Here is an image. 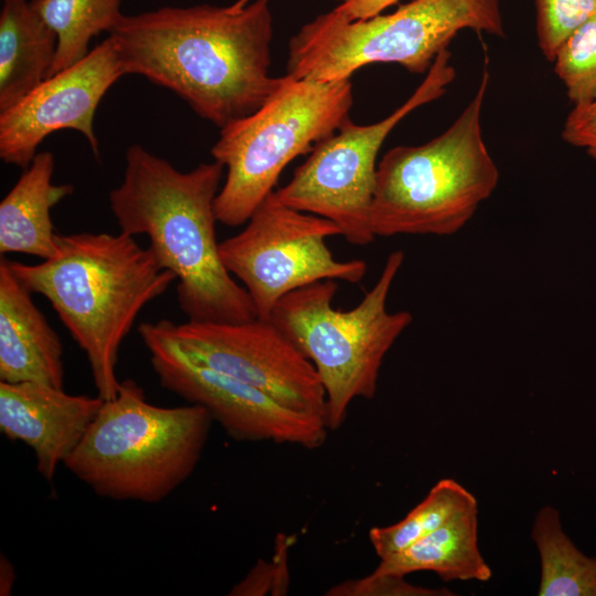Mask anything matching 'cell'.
Listing matches in <instances>:
<instances>
[{
	"mask_svg": "<svg viewBox=\"0 0 596 596\" xmlns=\"http://www.w3.org/2000/svg\"><path fill=\"white\" fill-rule=\"evenodd\" d=\"M269 2L124 14L109 38L126 74L170 89L201 118L223 128L257 110L285 81L286 75L269 73Z\"/></svg>",
	"mask_w": 596,
	"mask_h": 596,
	"instance_id": "obj_1",
	"label": "cell"
},
{
	"mask_svg": "<svg viewBox=\"0 0 596 596\" xmlns=\"http://www.w3.org/2000/svg\"><path fill=\"white\" fill-rule=\"evenodd\" d=\"M123 182L109 192L120 232L145 234L160 265L177 277L180 309L190 321L235 323L257 318L246 289L224 266L214 201L224 167L202 162L182 172L142 146H129Z\"/></svg>",
	"mask_w": 596,
	"mask_h": 596,
	"instance_id": "obj_2",
	"label": "cell"
},
{
	"mask_svg": "<svg viewBox=\"0 0 596 596\" xmlns=\"http://www.w3.org/2000/svg\"><path fill=\"white\" fill-rule=\"evenodd\" d=\"M56 254L39 264L4 260L43 296L86 354L97 395H117L118 352L141 309L177 280L149 247L120 232L56 235Z\"/></svg>",
	"mask_w": 596,
	"mask_h": 596,
	"instance_id": "obj_3",
	"label": "cell"
},
{
	"mask_svg": "<svg viewBox=\"0 0 596 596\" xmlns=\"http://www.w3.org/2000/svg\"><path fill=\"white\" fill-rule=\"evenodd\" d=\"M489 79L485 67L475 95L440 135L382 157L371 209L375 237L454 235L494 192L500 172L481 126Z\"/></svg>",
	"mask_w": 596,
	"mask_h": 596,
	"instance_id": "obj_4",
	"label": "cell"
},
{
	"mask_svg": "<svg viewBox=\"0 0 596 596\" xmlns=\"http://www.w3.org/2000/svg\"><path fill=\"white\" fill-rule=\"evenodd\" d=\"M213 419L196 404L148 402L134 380L104 401L64 467L98 497L158 503L195 470Z\"/></svg>",
	"mask_w": 596,
	"mask_h": 596,
	"instance_id": "obj_5",
	"label": "cell"
},
{
	"mask_svg": "<svg viewBox=\"0 0 596 596\" xmlns=\"http://www.w3.org/2000/svg\"><path fill=\"white\" fill-rule=\"evenodd\" d=\"M465 29L503 38L501 0H411L392 13L359 20L333 9L290 39L286 74L331 82L372 63H396L424 74Z\"/></svg>",
	"mask_w": 596,
	"mask_h": 596,
	"instance_id": "obj_6",
	"label": "cell"
},
{
	"mask_svg": "<svg viewBox=\"0 0 596 596\" xmlns=\"http://www.w3.org/2000/svg\"><path fill=\"white\" fill-rule=\"evenodd\" d=\"M403 262L402 251L392 252L353 309H334L338 284L323 279L287 294L270 313L269 321L315 365L327 395L329 429L343 424L354 398L375 396L383 359L413 321L409 311L386 308Z\"/></svg>",
	"mask_w": 596,
	"mask_h": 596,
	"instance_id": "obj_7",
	"label": "cell"
},
{
	"mask_svg": "<svg viewBox=\"0 0 596 596\" xmlns=\"http://www.w3.org/2000/svg\"><path fill=\"white\" fill-rule=\"evenodd\" d=\"M277 92L251 115L221 128L211 149L226 168L214 201L217 222L238 226L274 192L288 163L309 155L349 119L350 78L320 82L285 74Z\"/></svg>",
	"mask_w": 596,
	"mask_h": 596,
	"instance_id": "obj_8",
	"label": "cell"
},
{
	"mask_svg": "<svg viewBox=\"0 0 596 596\" xmlns=\"http://www.w3.org/2000/svg\"><path fill=\"white\" fill-rule=\"evenodd\" d=\"M450 60L449 50L441 51L421 85L387 117L370 125H356L349 119L320 141L290 181L274 191L276 198L287 206L330 220L352 245L372 243L377 153L402 119L446 93L456 78Z\"/></svg>",
	"mask_w": 596,
	"mask_h": 596,
	"instance_id": "obj_9",
	"label": "cell"
},
{
	"mask_svg": "<svg viewBox=\"0 0 596 596\" xmlns=\"http://www.w3.org/2000/svg\"><path fill=\"white\" fill-rule=\"evenodd\" d=\"M245 228L220 242L221 259L246 289L257 318L269 320L287 294L312 283L333 279L360 283L362 259L340 262L327 238L341 235L330 220L281 203L270 193L254 211Z\"/></svg>",
	"mask_w": 596,
	"mask_h": 596,
	"instance_id": "obj_10",
	"label": "cell"
},
{
	"mask_svg": "<svg viewBox=\"0 0 596 596\" xmlns=\"http://www.w3.org/2000/svg\"><path fill=\"white\" fill-rule=\"evenodd\" d=\"M140 338L160 385L204 407L235 441H270L306 449L322 446L327 422L281 405L266 393L192 360L169 330L167 319L142 322Z\"/></svg>",
	"mask_w": 596,
	"mask_h": 596,
	"instance_id": "obj_11",
	"label": "cell"
},
{
	"mask_svg": "<svg viewBox=\"0 0 596 596\" xmlns=\"http://www.w3.org/2000/svg\"><path fill=\"white\" fill-rule=\"evenodd\" d=\"M167 322L192 360L327 422V395L315 365L269 320Z\"/></svg>",
	"mask_w": 596,
	"mask_h": 596,
	"instance_id": "obj_12",
	"label": "cell"
},
{
	"mask_svg": "<svg viewBox=\"0 0 596 596\" xmlns=\"http://www.w3.org/2000/svg\"><path fill=\"white\" fill-rule=\"evenodd\" d=\"M126 75L108 36L72 66L43 79L17 104L0 111V158L25 169L40 143L62 129L79 131L96 158L99 146L94 131L98 104Z\"/></svg>",
	"mask_w": 596,
	"mask_h": 596,
	"instance_id": "obj_13",
	"label": "cell"
},
{
	"mask_svg": "<svg viewBox=\"0 0 596 596\" xmlns=\"http://www.w3.org/2000/svg\"><path fill=\"white\" fill-rule=\"evenodd\" d=\"M103 404L98 395H72L35 382L0 381V430L8 439L29 446L38 472L52 481Z\"/></svg>",
	"mask_w": 596,
	"mask_h": 596,
	"instance_id": "obj_14",
	"label": "cell"
},
{
	"mask_svg": "<svg viewBox=\"0 0 596 596\" xmlns=\"http://www.w3.org/2000/svg\"><path fill=\"white\" fill-rule=\"evenodd\" d=\"M29 291L0 259V381L64 385L60 337Z\"/></svg>",
	"mask_w": 596,
	"mask_h": 596,
	"instance_id": "obj_15",
	"label": "cell"
},
{
	"mask_svg": "<svg viewBox=\"0 0 596 596\" xmlns=\"http://www.w3.org/2000/svg\"><path fill=\"white\" fill-rule=\"evenodd\" d=\"M54 156L36 153L0 203V254L21 253L42 260L57 252L51 210L73 194L72 184H54Z\"/></svg>",
	"mask_w": 596,
	"mask_h": 596,
	"instance_id": "obj_16",
	"label": "cell"
},
{
	"mask_svg": "<svg viewBox=\"0 0 596 596\" xmlns=\"http://www.w3.org/2000/svg\"><path fill=\"white\" fill-rule=\"evenodd\" d=\"M55 32L26 0H4L0 13V111L17 104L53 64Z\"/></svg>",
	"mask_w": 596,
	"mask_h": 596,
	"instance_id": "obj_17",
	"label": "cell"
},
{
	"mask_svg": "<svg viewBox=\"0 0 596 596\" xmlns=\"http://www.w3.org/2000/svg\"><path fill=\"white\" fill-rule=\"evenodd\" d=\"M429 571L444 582H488L492 576L478 544V507L467 510L403 551L382 558L376 575Z\"/></svg>",
	"mask_w": 596,
	"mask_h": 596,
	"instance_id": "obj_18",
	"label": "cell"
},
{
	"mask_svg": "<svg viewBox=\"0 0 596 596\" xmlns=\"http://www.w3.org/2000/svg\"><path fill=\"white\" fill-rule=\"evenodd\" d=\"M531 538L540 556V596H596V557L565 533L557 509L544 505L538 511Z\"/></svg>",
	"mask_w": 596,
	"mask_h": 596,
	"instance_id": "obj_19",
	"label": "cell"
},
{
	"mask_svg": "<svg viewBox=\"0 0 596 596\" xmlns=\"http://www.w3.org/2000/svg\"><path fill=\"white\" fill-rule=\"evenodd\" d=\"M123 0H32V8L57 36L56 53L47 76L54 75L88 54L92 38L108 33L123 18Z\"/></svg>",
	"mask_w": 596,
	"mask_h": 596,
	"instance_id": "obj_20",
	"label": "cell"
},
{
	"mask_svg": "<svg viewBox=\"0 0 596 596\" xmlns=\"http://www.w3.org/2000/svg\"><path fill=\"white\" fill-rule=\"evenodd\" d=\"M476 497L451 478L436 482L427 496L405 518L387 526L369 531L372 547L380 560L394 555L456 515L477 508Z\"/></svg>",
	"mask_w": 596,
	"mask_h": 596,
	"instance_id": "obj_21",
	"label": "cell"
},
{
	"mask_svg": "<svg viewBox=\"0 0 596 596\" xmlns=\"http://www.w3.org/2000/svg\"><path fill=\"white\" fill-rule=\"evenodd\" d=\"M552 63L573 106L596 99V13L560 45Z\"/></svg>",
	"mask_w": 596,
	"mask_h": 596,
	"instance_id": "obj_22",
	"label": "cell"
},
{
	"mask_svg": "<svg viewBox=\"0 0 596 596\" xmlns=\"http://www.w3.org/2000/svg\"><path fill=\"white\" fill-rule=\"evenodd\" d=\"M539 49L553 62L560 45L596 13V0H533Z\"/></svg>",
	"mask_w": 596,
	"mask_h": 596,
	"instance_id": "obj_23",
	"label": "cell"
},
{
	"mask_svg": "<svg viewBox=\"0 0 596 596\" xmlns=\"http://www.w3.org/2000/svg\"><path fill=\"white\" fill-rule=\"evenodd\" d=\"M290 539L280 535L277 540L278 546L272 562L259 560L246 577L236 584L228 595L233 596H259L270 593L272 595H284L289 585L287 566V550Z\"/></svg>",
	"mask_w": 596,
	"mask_h": 596,
	"instance_id": "obj_24",
	"label": "cell"
},
{
	"mask_svg": "<svg viewBox=\"0 0 596 596\" xmlns=\"http://www.w3.org/2000/svg\"><path fill=\"white\" fill-rule=\"evenodd\" d=\"M329 596H448L447 588H427L409 584L405 576L369 574L362 578L349 579L332 586Z\"/></svg>",
	"mask_w": 596,
	"mask_h": 596,
	"instance_id": "obj_25",
	"label": "cell"
},
{
	"mask_svg": "<svg viewBox=\"0 0 596 596\" xmlns=\"http://www.w3.org/2000/svg\"><path fill=\"white\" fill-rule=\"evenodd\" d=\"M561 137L568 145L583 148L596 161V99L573 106L565 118Z\"/></svg>",
	"mask_w": 596,
	"mask_h": 596,
	"instance_id": "obj_26",
	"label": "cell"
},
{
	"mask_svg": "<svg viewBox=\"0 0 596 596\" xmlns=\"http://www.w3.org/2000/svg\"><path fill=\"white\" fill-rule=\"evenodd\" d=\"M398 0H348L334 10L348 20L366 19L382 13Z\"/></svg>",
	"mask_w": 596,
	"mask_h": 596,
	"instance_id": "obj_27",
	"label": "cell"
},
{
	"mask_svg": "<svg viewBox=\"0 0 596 596\" xmlns=\"http://www.w3.org/2000/svg\"><path fill=\"white\" fill-rule=\"evenodd\" d=\"M15 582V572L12 563L3 554L0 556V595L9 596Z\"/></svg>",
	"mask_w": 596,
	"mask_h": 596,
	"instance_id": "obj_28",
	"label": "cell"
},
{
	"mask_svg": "<svg viewBox=\"0 0 596 596\" xmlns=\"http://www.w3.org/2000/svg\"><path fill=\"white\" fill-rule=\"evenodd\" d=\"M248 1L249 0H237L235 3H233L235 7L237 8H243L245 7L246 4H248Z\"/></svg>",
	"mask_w": 596,
	"mask_h": 596,
	"instance_id": "obj_29",
	"label": "cell"
},
{
	"mask_svg": "<svg viewBox=\"0 0 596 596\" xmlns=\"http://www.w3.org/2000/svg\"><path fill=\"white\" fill-rule=\"evenodd\" d=\"M337 1H340V2L342 3V2H345V1H348V0H337Z\"/></svg>",
	"mask_w": 596,
	"mask_h": 596,
	"instance_id": "obj_30",
	"label": "cell"
}]
</instances>
